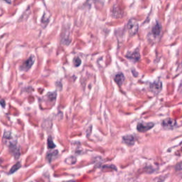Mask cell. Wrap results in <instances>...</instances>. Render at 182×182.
I'll return each instance as SVG.
<instances>
[{
	"instance_id": "3957f363",
	"label": "cell",
	"mask_w": 182,
	"mask_h": 182,
	"mask_svg": "<svg viewBox=\"0 0 182 182\" xmlns=\"http://www.w3.org/2000/svg\"><path fill=\"white\" fill-rule=\"evenodd\" d=\"M177 122L175 120L172 118H167L162 122V127L166 130H172L176 126Z\"/></svg>"
},
{
	"instance_id": "7c38bea8",
	"label": "cell",
	"mask_w": 182,
	"mask_h": 182,
	"mask_svg": "<svg viewBox=\"0 0 182 182\" xmlns=\"http://www.w3.org/2000/svg\"><path fill=\"white\" fill-rule=\"evenodd\" d=\"M21 167V164L20 162H17V163L15 164V165H14L12 167V169H11L10 172H9V174H13V173L16 172L17 170L19 169V168Z\"/></svg>"
},
{
	"instance_id": "ba28073f",
	"label": "cell",
	"mask_w": 182,
	"mask_h": 182,
	"mask_svg": "<svg viewBox=\"0 0 182 182\" xmlns=\"http://www.w3.org/2000/svg\"><path fill=\"white\" fill-rule=\"evenodd\" d=\"M127 57L135 61H139L140 58V55H139V51H138V50H136V51L132 53L130 55H127Z\"/></svg>"
},
{
	"instance_id": "52a82bcc",
	"label": "cell",
	"mask_w": 182,
	"mask_h": 182,
	"mask_svg": "<svg viewBox=\"0 0 182 182\" xmlns=\"http://www.w3.org/2000/svg\"><path fill=\"white\" fill-rule=\"evenodd\" d=\"M115 81L117 83V85H122L124 81V76L123 73H118L117 74H116V76H115Z\"/></svg>"
},
{
	"instance_id": "2e32d148",
	"label": "cell",
	"mask_w": 182,
	"mask_h": 182,
	"mask_svg": "<svg viewBox=\"0 0 182 182\" xmlns=\"http://www.w3.org/2000/svg\"><path fill=\"white\" fill-rule=\"evenodd\" d=\"M4 1L6 2H7V3H9V4H10V3H11V0H4Z\"/></svg>"
},
{
	"instance_id": "4fadbf2b",
	"label": "cell",
	"mask_w": 182,
	"mask_h": 182,
	"mask_svg": "<svg viewBox=\"0 0 182 182\" xmlns=\"http://www.w3.org/2000/svg\"><path fill=\"white\" fill-rule=\"evenodd\" d=\"M48 147H49V148L50 149H53L55 147V144L53 143L51 138H49V139H48Z\"/></svg>"
},
{
	"instance_id": "5bb4252c",
	"label": "cell",
	"mask_w": 182,
	"mask_h": 182,
	"mask_svg": "<svg viewBox=\"0 0 182 182\" xmlns=\"http://www.w3.org/2000/svg\"><path fill=\"white\" fill-rule=\"evenodd\" d=\"M81 63V61L79 58H76L75 60H74V64H75L76 66H79Z\"/></svg>"
},
{
	"instance_id": "e0dca14e",
	"label": "cell",
	"mask_w": 182,
	"mask_h": 182,
	"mask_svg": "<svg viewBox=\"0 0 182 182\" xmlns=\"http://www.w3.org/2000/svg\"><path fill=\"white\" fill-rule=\"evenodd\" d=\"M69 182H74V181H69Z\"/></svg>"
},
{
	"instance_id": "8fae6325",
	"label": "cell",
	"mask_w": 182,
	"mask_h": 182,
	"mask_svg": "<svg viewBox=\"0 0 182 182\" xmlns=\"http://www.w3.org/2000/svg\"><path fill=\"white\" fill-rule=\"evenodd\" d=\"M57 155H58V152H57V151H55V152H48V154H47L48 160H49V162H51L52 160L57 156Z\"/></svg>"
},
{
	"instance_id": "9c48e42d",
	"label": "cell",
	"mask_w": 182,
	"mask_h": 182,
	"mask_svg": "<svg viewBox=\"0 0 182 182\" xmlns=\"http://www.w3.org/2000/svg\"><path fill=\"white\" fill-rule=\"evenodd\" d=\"M152 34H154V36H159L160 34V32H161V26L159 24H157L156 25L154 26V27L152 28Z\"/></svg>"
},
{
	"instance_id": "277c9868",
	"label": "cell",
	"mask_w": 182,
	"mask_h": 182,
	"mask_svg": "<svg viewBox=\"0 0 182 182\" xmlns=\"http://www.w3.org/2000/svg\"><path fill=\"white\" fill-rule=\"evenodd\" d=\"M35 61V57L34 56H30L27 60H26L24 63H23L22 66L21 67V69L23 71H28V69H31V67L32 66V65L34 64Z\"/></svg>"
},
{
	"instance_id": "5b68a950",
	"label": "cell",
	"mask_w": 182,
	"mask_h": 182,
	"mask_svg": "<svg viewBox=\"0 0 182 182\" xmlns=\"http://www.w3.org/2000/svg\"><path fill=\"white\" fill-rule=\"evenodd\" d=\"M162 90V83L160 81H156L150 85V91L154 94L159 93Z\"/></svg>"
},
{
	"instance_id": "6da1fadb",
	"label": "cell",
	"mask_w": 182,
	"mask_h": 182,
	"mask_svg": "<svg viewBox=\"0 0 182 182\" xmlns=\"http://www.w3.org/2000/svg\"><path fill=\"white\" fill-rule=\"evenodd\" d=\"M128 29L131 36H134L137 34L139 29V24L135 19H131L128 23Z\"/></svg>"
},
{
	"instance_id": "9a60e30c",
	"label": "cell",
	"mask_w": 182,
	"mask_h": 182,
	"mask_svg": "<svg viewBox=\"0 0 182 182\" xmlns=\"http://www.w3.org/2000/svg\"><path fill=\"white\" fill-rule=\"evenodd\" d=\"M176 169L177 172H181L182 173V163L179 164L178 165L176 166Z\"/></svg>"
},
{
	"instance_id": "7a4b0ae2",
	"label": "cell",
	"mask_w": 182,
	"mask_h": 182,
	"mask_svg": "<svg viewBox=\"0 0 182 182\" xmlns=\"http://www.w3.org/2000/svg\"><path fill=\"white\" fill-rule=\"evenodd\" d=\"M154 126L153 122H140L137 124V130L140 132H145L150 130Z\"/></svg>"
},
{
	"instance_id": "30bf717a",
	"label": "cell",
	"mask_w": 182,
	"mask_h": 182,
	"mask_svg": "<svg viewBox=\"0 0 182 182\" xmlns=\"http://www.w3.org/2000/svg\"><path fill=\"white\" fill-rule=\"evenodd\" d=\"M11 151H12L13 154H14V156L16 158H18L19 156V150L17 147L15 145V144H12V145H10Z\"/></svg>"
},
{
	"instance_id": "8992f818",
	"label": "cell",
	"mask_w": 182,
	"mask_h": 182,
	"mask_svg": "<svg viewBox=\"0 0 182 182\" xmlns=\"http://www.w3.org/2000/svg\"><path fill=\"white\" fill-rule=\"evenodd\" d=\"M122 139H123L124 143L128 144V145H133L135 141V139L133 135H125L124 136Z\"/></svg>"
}]
</instances>
